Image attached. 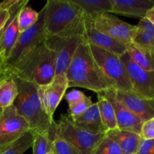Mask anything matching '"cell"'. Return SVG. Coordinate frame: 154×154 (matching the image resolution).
<instances>
[{"label":"cell","instance_id":"obj_25","mask_svg":"<svg viewBox=\"0 0 154 154\" xmlns=\"http://www.w3.org/2000/svg\"><path fill=\"white\" fill-rule=\"evenodd\" d=\"M87 15L111 13L112 0H72Z\"/></svg>","mask_w":154,"mask_h":154},{"label":"cell","instance_id":"obj_24","mask_svg":"<svg viewBox=\"0 0 154 154\" xmlns=\"http://www.w3.org/2000/svg\"><path fill=\"white\" fill-rule=\"evenodd\" d=\"M98 106L102 123L105 126L106 132L117 129V120L114 108L109 99L105 96L102 93H97Z\"/></svg>","mask_w":154,"mask_h":154},{"label":"cell","instance_id":"obj_30","mask_svg":"<svg viewBox=\"0 0 154 154\" xmlns=\"http://www.w3.org/2000/svg\"><path fill=\"white\" fill-rule=\"evenodd\" d=\"M52 150L55 154H81L73 144L60 138L54 139Z\"/></svg>","mask_w":154,"mask_h":154},{"label":"cell","instance_id":"obj_18","mask_svg":"<svg viewBox=\"0 0 154 154\" xmlns=\"http://www.w3.org/2000/svg\"><path fill=\"white\" fill-rule=\"evenodd\" d=\"M112 5L111 13L140 20L153 6L150 0H112Z\"/></svg>","mask_w":154,"mask_h":154},{"label":"cell","instance_id":"obj_13","mask_svg":"<svg viewBox=\"0 0 154 154\" xmlns=\"http://www.w3.org/2000/svg\"><path fill=\"white\" fill-rule=\"evenodd\" d=\"M28 2V0H17L16 4L9 8L10 17L2 31L0 38V54L3 57L5 61L10 56L20 34L18 14L21 8L26 5Z\"/></svg>","mask_w":154,"mask_h":154},{"label":"cell","instance_id":"obj_2","mask_svg":"<svg viewBox=\"0 0 154 154\" xmlns=\"http://www.w3.org/2000/svg\"><path fill=\"white\" fill-rule=\"evenodd\" d=\"M5 72L38 87L45 85L55 77V55L45 43L41 44L24 54Z\"/></svg>","mask_w":154,"mask_h":154},{"label":"cell","instance_id":"obj_39","mask_svg":"<svg viewBox=\"0 0 154 154\" xmlns=\"http://www.w3.org/2000/svg\"><path fill=\"white\" fill-rule=\"evenodd\" d=\"M2 108H0V113L2 112Z\"/></svg>","mask_w":154,"mask_h":154},{"label":"cell","instance_id":"obj_16","mask_svg":"<svg viewBox=\"0 0 154 154\" xmlns=\"http://www.w3.org/2000/svg\"><path fill=\"white\" fill-rule=\"evenodd\" d=\"M101 93H103L104 96H106L112 104L115 113L117 129L129 131L139 135L144 121L139 117L129 111L117 100L114 93V89H108Z\"/></svg>","mask_w":154,"mask_h":154},{"label":"cell","instance_id":"obj_35","mask_svg":"<svg viewBox=\"0 0 154 154\" xmlns=\"http://www.w3.org/2000/svg\"><path fill=\"white\" fill-rule=\"evenodd\" d=\"M5 60L3 58L2 56H0V81H2L3 78L5 76V71L3 69V65H4Z\"/></svg>","mask_w":154,"mask_h":154},{"label":"cell","instance_id":"obj_7","mask_svg":"<svg viewBox=\"0 0 154 154\" xmlns=\"http://www.w3.org/2000/svg\"><path fill=\"white\" fill-rule=\"evenodd\" d=\"M55 138L66 140L73 144L81 154H92L105 133L94 134L75 126L69 116L61 115L60 120L54 124Z\"/></svg>","mask_w":154,"mask_h":154},{"label":"cell","instance_id":"obj_21","mask_svg":"<svg viewBox=\"0 0 154 154\" xmlns=\"http://www.w3.org/2000/svg\"><path fill=\"white\" fill-rule=\"evenodd\" d=\"M135 36L132 42L147 48H154V25L144 17L135 26Z\"/></svg>","mask_w":154,"mask_h":154},{"label":"cell","instance_id":"obj_10","mask_svg":"<svg viewBox=\"0 0 154 154\" xmlns=\"http://www.w3.org/2000/svg\"><path fill=\"white\" fill-rule=\"evenodd\" d=\"M30 131L26 120L17 112L14 105L0 113V152Z\"/></svg>","mask_w":154,"mask_h":154},{"label":"cell","instance_id":"obj_22","mask_svg":"<svg viewBox=\"0 0 154 154\" xmlns=\"http://www.w3.org/2000/svg\"><path fill=\"white\" fill-rule=\"evenodd\" d=\"M17 94L18 87L13 77L5 74L0 81V108L4 109L13 105Z\"/></svg>","mask_w":154,"mask_h":154},{"label":"cell","instance_id":"obj_1","mask_svg":"<svg viewBox=\"0 0 154 154\" xmlns=\"http://www.w3.org/2000/svg\"><path fill=\"white\" fill-rule=\"evenodd\" d=\"M65 75L69 87H82L96 93L111 88L84 39L77 48Z\"/></svg>","mask_w":154,"mask_h":154},{"label":"cell","instance_id":"obj_26","mask_svg":"<svg viewBox=\"0 0 154 154\" xmlns=\"http://www.w3.org/2000/svg\"><path fill=\"white\" fill-rule=\"evenodd\" d=\"M33 135H34V139L32 146L33 154H48L52 150L54 136L51 129L49 132L36 133Z\"/></svg>","mask_w":154,"mask_h":154},{"label":"cell","instance_id":"obj_5","mask_svg":"<svg viewBox=\"0 0 154 154\" xmlns=\"http://www.w3.org/2000/svg\"><path fill=\"white\" fill-rule=\"evenodd\" d=\"M84 13L81 20L72 28L57 35L48 37L45 40V45L55 55V75L66 73L77 48L84 40Z\"/></svg>","mask_w":154,"mask_h":154},{"label":"cell","instance_id":"obj_12","mask_svg":"<svg viewBox=\"0 0 154 154\" xmlns=\"http://www.w3.org/2000/svg\"><path fill=\"white\" fill-rule=\"evenodd\" d=\"M38 93L44 108L51 123H54V115L56 109L69 88L66 75H55L54 79L48 84L39 86Z\"/></svg>","mask_w":154,"mask_h":154},{"label":"cell","instance_id":"obj_4","mask_svg":"<svg viewBox=\"0 0 154 154\" xmlns=\"http://www.w3.org/2000/svg\"><path fill=\"white\" fill-rule=\"evenodd\" d=\"M43 8L47 38L72 28L81 20L84 14L72 0H48Z\"/></svg>","mask_w":154,"mask_h":154},{"label":"cell","instance_id":"obj_19","mask_svg":"<svg viewBox=\"0 0 154 154\" xmlns=\"http://www.w3.org/2000/svg\"><path fill=\"white\" fill-rule=\"evenodd\" d=\"M105 134L118 144L123 154H136L141 140L138 134L119 129L108 131Z\"/></svg>","mask_w":154,"mask_h":154},{"label":"cell","instance_id":"obj_17","mask_svg":"<svg viewBox=\"0 0 154 154\" xmlns=\"http://www.w3.org/2000/svg\"><path fill=\"white\" fill-rule=\"evenodd\" d=\"M72 123L81 129L94 134L105 133L106 129L102 123L97 102L93 103L86 111L74 117L68 115Z\"/></svg>","mask_w":154,"mask_h":154},{"label":"cell","instance_id":"obj_32","mask_svg":"<svg viewBox=\"0 0 154 154\" xmlns=\"http://www.w3.org/2000/svg\"><path fill=\"white\" fill-rule=\"evenodd\" d=\"M136 154H154V140L141 138Z\"/></svg>","mask_w":154,"mask_h":154},{"label":"cell","instance_id":"obj_11","mask_svg":"<svg viewBox=\"0 0 154 154\" xmlns=\"http://www.w3.org/2000/svg\"><path fill=\"white\" fill-rule=\"evenodd\" d=\"M132 87V91L143 97L154 99V72L143 69L136 64L127 52L120 56Z\"/></svg>","mask_w":154,"mask_h":154},{"label":"cell","instance_id":"obj_6","mask_svg":"<svg viewBox=\"0 0 154 154\" xmlns=\"http://www.w3.org/2000/svg\"><path fill=\"white\" fill-rule=\"evenodd\" d=\"M90 51L111 88L120 91H132V87L124 64L119 56L88 43Z\"/></svg>","mask_w":154,"mask_h":154},{"label":"cell","instance_id":"obj_28","mask_svg":"<svg viewBox=\"0 0 154 154\" xmlns=\"http://www.w3.org/2000/svg\"><path fill=\"white\" fill-rule=\"evenodd\" d=\"M39 12L33 10L31 7L25 5L18 14V26L20 32L26 31L36 23L38 20Z\"/></svg>","mask_w":154,"mask_h":154},{"label":"cell","instance_id":"obj_9","mask_svg":"<svg viewBox=\"0 0 154 154\" xmlns=\"http://www.w3.org/2000/svg\"><path fill=\"white\" fill-rule=\"evenodd\" d=\"M87 16L92 26L97 31L110 36L126 47L133 41L136 29L135 26L124 22L108 13Z\"/></svg>","mask_w":154,"mask_h":154},{"label":"cell","instance_id":"obj_34","mask_svg":"<svg viewBox=\"0 0 154 154\" xmlns=\"http://www.w3.org/2000/svg\"><path fill=\"white\" fill-rule=\"evenodd\" d=\"M145 17L150 21L154 25V5L153 7L147 12Z\"/></svg>","mask_w":154,"mask_h":154},{"label":"cell","instance_id":"obj_37","mask_svg":"<svg viewBox=\"0 0 154 154\" xmlns=\"http://www.w3.org/2000/svg\"><path fill=\"white\" fill-rule=\"evenodd\" d=\"M150 2H151L153 3V5H154V0H150Z\"/></svg>","mask_w":154,"mask_h":154},{"label":"cell","instance_id":"obj_8","mask_svg":"<svg viewBox=\"0 0 154 154\" xmlns=\"http://www.w3.org/2000/svg\"><path fill=\"white\" fill-rule=\"evenodd\" d=\"M47 35L45 30L44 8L39 12L38 20L35 25L23 32H20L16 44L11 52L8 58L5 61L3 69L5 71L13 66L20 58L35 47L45 43Z\"/></svg>","mask_w":154,"mask_h":154},{"label":"cell","instance_id":"obj_31","mask_svg":"<svg viewBox=\"0 0 154 154\" xmlns=\"http://www.w3.org/2000/svg\"><path fill=\"white\" fill-rule=\"evenodd\" d=\"M139 135L142 139L154 140V117L143 123Z\"/></svg>","mask_w":154,"mask_h":154},{"label":"cell","instance_id":"obj_29","mask_svg":"<svg viewBox=\"0 0 154 154\" xmlns=\"http://www.w3.org/2000/svg\"><path fill=\"white\" fill-rule=\"evenodd\" d=\"M92 154H123L121 149L118 144L107 136L105 134V137L98 144L96 148L93 150Z\"/></svg>","mask_w":154,"mask_h":154},{"label":"cell","instance_id":"obj_38","mask_svg":"<svg viewBox=\"0 0 154 154\" xmlns=\"http://www.w3.org/2000/svg\"><path fill=\"white\" fill-rule=\"evenodd\" d=\"M2 31H0V38H1V35H2ZM0 56H1V54H0Z\"/></svg>","mask_w":154,"mask_h":154},{"label":"cell","instance_id":"obj_3","mask_svg":"<svg viewBox=\"0 0 154 154\" xmlns=\"http://www.w3.org/2000/svg\"><path fill=\"white\" fill-rule=\"evenodd\" d=\"M18 94L14 102L17 112L26 120L33 134L49 132L53 126L47 116L35 84L14 76Z\"/></svg>","mask_w":154,"mask_h":154},{"label":"cell","instance_id":"obj_33","mask_svg":"<svg viewBox=\"0 0 154 154\" xmlns=\"http://www.w3.org/2000/svg\"><path fill=\"white\" fill-rule=\"evenodd\" d=\"M9 17H10L9 10L3 8L0 6V31L3 29L6 23L8 20Z\"/></svg>","mask_w":154,"mask_h":154},{"label":"cell","instance_id":"obj_23","mask_svg":"<svg viewBox=\"0 0 154 154\" xmlns=\"http://www.w3.org/2000/svg\"><path fill=\"white\" fill-rule=\"evenodd\" d=\"M69 105V115L71 117L81 114L93 104L91 99L79 90H72L66 95Z\"/></svg>","mask_w":154,"mask_h":154},{"label":"cell","instance_id":"obj_20","mask_svg":"<svg viewBox=\"0 0 154 154\" xmlns=\"http://www.w3.org/2000/svg\"><path fill=\"white\" fill-rule=\"evenodd\" d=\"M126 52L140 67L154 72V48L143 47L132 42L126 46Z\"/></svg>","mask_w":154,"mask_h":154},{"label":"cell","instance_id":"obj_15","mask_svg":"<svg viewBox=\"0 0 154 154\" xmlns=\"http://www.w3.org/2000/svg\"><path fill=\"white\" fill-rule=\"evenodd\" d=\"M83 37L87 43L92 44L119 57L126 52V47L125 45L110 36L97 31L92 26L91 21L86 14H84L83 23Z\"/></svg>","mask_w":154,"mask_h":154},{"label":"cell","instance_id":"obj_36","mask_svg":"<svg viewBox=\"0 0 154 154\" xmlns=\"http://www.w3.org/2000/svg\"><path fill=\"white\" fill-rule=\"evenodd\" d=\"M48 154H55V153H54V151H53V150H51V151L49 152V153H48Z\"/></svg>","mask_w":154,"mask_h":154},{"label":"cell","instance_id":"obj_27","mask_svg":"<svg viewBox=\"0 0 154 154\" xmlns=\"http://www.w3.org/2000/svg\"><path fill=\"white\" fill-rule=\"evenodd\" d=\"M34 135L29 131L21 138L0 152V154H23L32 146Z\"/></svg>","mask_w":154,"mask_h":154},{"label":"cell","instance_id":"obj_14","mask_svg":"<svg viewBox=\"0 0 154 154\" xmlns=\"http://www.w3.org/2000/svg\"><path fill=\"white\" fill-rule=\"evenodd\" d=\"M117 100L143 121L154 117V99L143 97L133 91L114 90Z\"/></svg>","mask_w":154,"mask_h":154}]
</instances>
